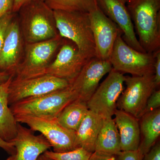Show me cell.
<instances>
[{
    "label": "cell",
    "instance_id": "11",
    "mask_svg": "<svg viewBox=\"0 0 160 160\" xmlns=\"http://www.w3.org/2000/svg\"><path fill=\"white\" fill-rule=\"evenodd\" d=\"M89 21L96 46V58L109 60L118 35L122 31L104 14L98 4L89 12Z\"/></svg>",
    "mask_w": 160,
    "mask_h": 160
},
{
    "label": "cell",
    "instance_id": "19",
    "mask_svg": "<svg viewBox=\"0 0 160 160\" xmlns=\"http://www.w3.org/2000/svg\"><path fill=\"white\" fill-rule=\"evenodd\" d=\"M14 75L0 85V138L4 141L11 142L17 132L18 122L9 108L8 95L9 86Z\"/></svg>",
    "mask_w": 160,
    "mask_h": 160
},
{
    "label": "cell",
    "instance_id": "28",
    "mask_svg": "<svg viewBox=\"0 0 160 160\" xmlns=\"http://www.w3.org/2000/svg\"><path fill=\"white\" fill-rule=\"evenodd\" d=\"M153 53L154 57V81L157 89L160 85V49Z\"/></svg>",
    "mask_w": 160,
    "mask_h": 160
},
{
    "label": "cell",
    "instance_id": "18",
    "mask_svg": "<svg viewBox=\"0 0 160 160\" xmlns=\"http://www.w3.org/2000/svg\"><path fill=\"white\" fill-rule=\"evenodd\" d=\"M103 118L89 110L75 131L78 147L91 152H95L96 142L103 122Z\"/></svg>",
    "mask_w": 160,
    "mask_h": 160
},
{
    "label": "cell",
    "instance_id": "34",
    "mask_svg": "<svg viewBox=\"0 0 160 160\" xmlns=\"http://www.w3.org/2000/svg\"><path fill=\"white\" fill-rule=\"evenodd\" d=\"M12 75L6 72H0V85L6 82Z\"/></svg>",
    "mask_w": 160,
    "mask_h": 160
},
{
    "label": "cell",
    "instance_id": "33",
    "mask_svg": "<svg viewBox=\"0 0 160 160\" xmlns=\"http://www.w3.org/2000/svg\"><path fill=\"white\" fill-rule=\"evenodd\" d=\"M32 1L33 0H14L12 12L17 13L23 6Z\"/></svg>",
    "mask_w": 160,
    "mask_h": 160
},
{
    "label": "cell",
    "instance_id": "26",
    "mask_svg": "<svg viewBox=\"0 0 160 160\" xmlns=\"http://www.w3.org/2000/svg\"><path fill=\"white\" fill-rule=\"evenodd\" d=\"M15 13H7L0 19V52L2 47L6 30L9 23L14 17Z\"/></svg>",
    "mask_w": 160,
    "mask_h": 160
},
{
    "label": "cell",
    "instance_id": "12",
    "mask_svg": "<svg viewBox=\"0 0 160 160\" xmlns=\"http://www.w3.org/2000/svg\"><path fill=\"white\" fill-rule=\"evenodd\" d=\"M112 69L109 60L92 58L69 82V87L76 95L77 99L87 103L97 89L100 81Z\"/></svg>",
    "mask_w": 160,
    "mask_h": 160
},
{
    "label": "cell",
    "instance_id": "30",
    "mask_svg": "<svg viewBox=\"0 0 160 160\" xmlns=\"http://www.w3.org/2000/svg\"><path fill=\"white\" fill-rule=\"evenodd\" d=\"M14 0H0V19L7 13L12 12Z\"/></svg>",
    "mask_w": 160,
    "mask_h": 160
},
{
    "label": "cell",
    "instance_id": "32",
    "mask_svg": "<svg viewBox=\"0 0 160 160\" xmlns=\"http://www.w3.org/2000/svg\"><path fill=\"white\" fill-rule=\"evenodd\" d=\"M0 148L6 152L8 154L11 155L15 152V147L12 142H7L4 141L0 138Z\"/></svg>",
    "mask_w": 160,
    "mask_h": 160
},
{
    "label": "cell",
    "instance_id": "35",
    "mask_svg": "<svg viewBox=\"0 0 160 160\" xmlns=\"http://www.w3.org/2000/svg\"><path fill=\"white\" fill-rule=\"evenodd\" d=\"M37 160H54L50 158L47 157L46 155L43 154H41V155L38 158V159Z\"/></svg>",
    "mask_w": 160,
    "mask_h": 160
},
{
    "label": "cell",
    "instance_id": "7",
    "mask_svg": "<svg viewBox=\"0 0 160 160\" xmlns=\"http://www.w3.org/2000/svg\"><path fill=\"white\" fill-rule=\"evenodd\" d=\"M69 86L66 89L27 98L9 106L14 116L30 115L57 117L66 106L77 99Z\"/></svg>",
    "mask_w": 160,
    "mask_h": 160
},
{
    "label": "cell",
    "instance_id": "21",
    "mask_svg": "<svg viewBox=\"0 0 160 160\" xmlns=\"http://www.w3.org/2000/svg\"><path fill=\"white\" fill-rule=\"evenodd\" d=\"M141 142L139 149L145 155L158 142L160 135V109L143 115L139 119Z\"/></svg>",
    "mask_w": 160,
    "mask_h": 160
},
{
    "label": "cell",
    "instance_id": "24",
    "mask_svg": "<svg viewBox=\"0 0 160 160\" xmlns=\"http://www.w3.org/2000/svg\"><path fill=\"white\" fill-rule=\"evenodd\" d=\"M92 152L82 147L68 152H57L47 150L44 154L54 160H89Z\"/></svg>",
    "mask_w": 160,
    "mask_h": 160
},
{
    "label": "cell",
    "instance_id": "36",
    "mask_svg": "<svg viewBox=\"0 0 160 160\" xmlns=\"http://www.w3.org/2000/svg\"><path fill=\"white\" fill-rule=\"evenodd\" d=\"M119 1H120V2H122L123 3H124V4H126V2H127V1H128V0H119Z\"/></svg>",
    "mask_w": 160,
    "mask_h": 160
},
{
    "label": "cell",
    "instance_id": "2",
    "mask_svg": "<svg viewBox=\"0 0 160 160\" xmlns=\"http://www.w3.org/2000/svg\"><path fill=\"white\" fill-rule=\"evenodd\" d=\"M18 12L20 29L26 44L51 39L59 35L53 10L44 0L31 1L23 6Z\"/></svg>",
    "mask_w": 160,
    "mask_h": 160
},
{
    "label": "cell",
    "instance_id": "13",
    "mask_svg": "<svg viewBox=\"0 0 160 160\" xmlns=\"http://www.w3.org/2000/svg\"><path fill=\"white\" fill-rule=\"evenodd\" d=\"M89 60L80 53L74 43L65 39H63L54 60L42 76L49 75L70 82Z\"/></svg>",
    "mask_w": 160,
    "mask_h": 160
},
{
    "label": "cell",
    "instance_id": "14",
    "mask_svg": "<svg viewBox=\"0 0 160 160\" xmlns=\"http://www.w3.org/2000/svg\"><path fill=\"white\" fill-rule=\"evenodd\" d=\"M98 6L107 17L121 29L122 38L132 48L141 52H146L137 37L131 17L126 4L119 0H96Z\"/></svg>",
    "mask_w": 160,
    "mask_h": 160
},
{
    "label": "cell",
    "instance_id": "8",
    "mask_svg": "<svg viewBox=\"0 0 160 160\" xmlns=\"http://www.w3.org/2000/svg\"><path fill=\"white\" fill-rule=\"evenodd\" d=\"M126 89L117 102V108L140 119L143 116L147 100L157 89L154 74L125 76Z\"/></svg>",
    "mask_w": 160,
    "mask_h": 160
},
{
    "label": "cell",
    "instance_id": "10",
    "mask_svg": "<svg viewBox=\"0 0 160 160\" xmlns=\"http://www.w3.org/2000/svg\"><path fill=\"white\" fill-rule=\"evenodd\" d=\"M69 86L68 80L49 75L21 80L13 78L9 87V106L24 99L62 90Z\"/></svg>",
    "mask_w": 160,
    "mask_h": 160
},
{
    "label": "cell",
    "instance_id": "20",
    "mask_svg": "<svg viewBox=\"0 0 160 160\" xmlns=\"http://www.w3.org/2000/svg\"><path fill=\"white\" fill-rule=\"evenodd\" d=\"M121 151L119 133L114 119L112 118L103 119L96 142L95 152L118 156Z\"/></svg>",
    "mask_w": 160,
    "mask_h": 160
},
{
    "label": "cell",
    "instance_id": "17",
    "mask_svg": "<svg viewBox=\"0 0 160 160\" xmlns=\"http://www.w3.org/2000/svg\"><path fill=\"white\" fill-rule=\"evenodd\" d=\"M114 116L113 119L119 133L121 150H137L141 142L139 119L119 109Z\"/></svg>",
    "mask_w": 160,
    "mask_h": 160
},
{
    "label": "cell",
    "instance_id": "6",
    "mask_svg": "<svg viewBox=\"0 0 160 160\" xmlns=\"http://www.w3.org/2000/svg\"><path fill=\"white\" fill-rule=\"evenodd\" d=\"M63 39L59 35L51 39L26 44L23 61L16 70L13 79H24L42 76L52 62Z\"/></svg>",
    "mask_w": 160,
    "mask_h": 160
},
{
    "label": "cell",
    "instance_id": "23",
    "mask_svg": "<svg viewBox=\"0 0 160 160\" xmlns=\"http://www.w3.org/2000/svg\"><path fill=\"white\" fill-rule=\"evenodd\" d=\"M53 10L89 12L97 4L96 0H44Z\"/></svg>",
    "mask_w": 160,
    "mask_h": 160
},
{
    "label": "cell",
    "instance_id": "27",
    "mask_svg": "<svg viewBox=\"0 0 160 160\" xmlns=\"http://www.w3.org/2000/svg\"><path fill=\"white\" fill-rule=\"evenodd\" d=\"M144 155L139 149L134 151H122L118 155V160H143Z\"/></svg>",
    "mask_w": 160,
    "mask_h": 160
},
{
    "label": "cell",
    "instance_id": "31",
    "mask_svg": "<svg viewBox=\"0 0 160 160\" xmlns=\"http://www.w3.org/2000/svg\"><path fill=\"white\" fill-rule=\"evenodd\" d=\"M89 160H118V158L117 155L102 154L94 152Z\"/></svg>",
    "mask_w": 160,
    "mask_h": 160
},
{
    "label": "cell",
    "instance_id": "1",
    "mask_svg": "<svg viewBox=\"0 0 160 160\" xmlns=\"http://www.w3.org/2000/svg\"><path fill=\"white\" fill-rule=\"evenodd\" d=\"M126 3L141 46L149 53L160 49V0H128Z\"/></svg>",
    "mask_w": 160,
    "mask_h": 160
},
{
    "label": "cell",
    "instance_id": "5",
    "mask_svg": "<svg viewBox=\"0 0 160 160\" xmlns=\"http://www.w3.org/2000/svg\"><path fill=\"white\" fill-rule=\"evenodd\" d=\"M122 35L120 31L109 57L112 69L133 76L154 74L153 53L141 52L133 49L125 42Z\"/></svg>",
    "mask_w": 160,
    "mask_h": 160
},
{
    "label": "cell",
    "instance_id": "16",
    "mask_svg": "<svg viewBox=\"0 0 160 160\" xmlns=\"http://www.w3.org/2000/svg\"><path fill=\"white\" fill-rule=\"evenodd\" d=\"M14 18L15 16L7 28L0 52V72L13 75L21 63L23 51V38L19 23Z\"/></svg>",
    "mask_w": 160,
    "mask_h": 160
},
{
    "label": "cell",
    "instance_id": "15",
    "mask_svg": "<svg viewBox=\"0 0 160 160\" xmlns=\"http://www.w3.org/2000/svg\"><path fill=\"white\" fill-rule=\"evenodd\" d=\"M11 142L15 147V152L6 160H37L51 147L42 135H35L34 131L20 123H18L16 135Z\"/></svg>",
    "mask_w": 160,
    "mask_h": 160
},
{
    "label": "cell",
    "instance_id": "25",
    "mask_svg": "<svg viewBox=\"0 0 160 160\" xmlns=\"http://www.w3.org/2000/svg\"><path fill=\"white\" fill-rule=\"evenodd\" d=\"M160 89H155L147 100L143 115L156 109H160Z\"/></svg>",
    "mask_w": 160,
    "mask_h": 160
},
{
    "label": "cell",
    "instance_id": "22",
    "mask_svg": "<svg viewBox=\"0 0 160 160\" xmlns=\"http://www.w3.org/2000/svg\"><path fill=\"white\" fill-rule=\"evenodd\" d=\"M88 111L87 103L77 99L63 109L57 117V119L63 127L75 132Z\"/></svg>",
    "mask_w": 160,
    "mask_h": 160
},
{
    "label": "cell",
    "instance_id": "29",
    "mask_svg": "<svg viewBox=\"0 0 160 160\" xmlns=\"http://www.w3.org/2000/svg\"><path fill=\"white\" fill-rule=\"evenodd\" d=\"M143 160H160V143L158 141L144 155Z\"/></svg>",
    "mask_w": 160,
    "mask_h": 160
},
{
    "label": "cell",
    "instance_id": "3",
    "mask_svg": "<svg viewBox=\"0 0 160 160\" xmlns=\"http://www.w3.org/2000/svg\"><path fill=\"white\" fill-rule=\"evenodd\" d=\"M57 29L63 38L74 43L88 60L96 58V46L88 12L53 10Z\"/></svg>",
    "mask_w": 160,
    "mask_h": 160
},
{
    "label": "cell",
    "instance_id": "4",
    "mask_svg": "<svg viewBox=\"0 0 160 160\" xmlns=\"http://www.w3.org/2000/svg\"><path fill=\"white\" fill-rule=\"evenodd\" d=\"M14 116L18 123L26 124L32 131L41 132L54 152H66L78 148L76 142L75 132L62 126L56 117L30 115Z\"/></svg>",
    "mask_w": 160,
    "mask_h": 160
},
{
    "label": "cell",
    "instance_id": "9",
    "mask_svg": "<svg viewBox=\"0 0 160 160\" xmlns=\"http://www.w3.org/2000/svg\"><path fill=\"white\" fill-rule=\"evenodd\" d=\"M125 76L112 69L87 102L89 110L103 118H112L117 102L124 90Z\"/></svg>",
    "mask_w": 160,
    "mask_h": 160
}]
</instances>
